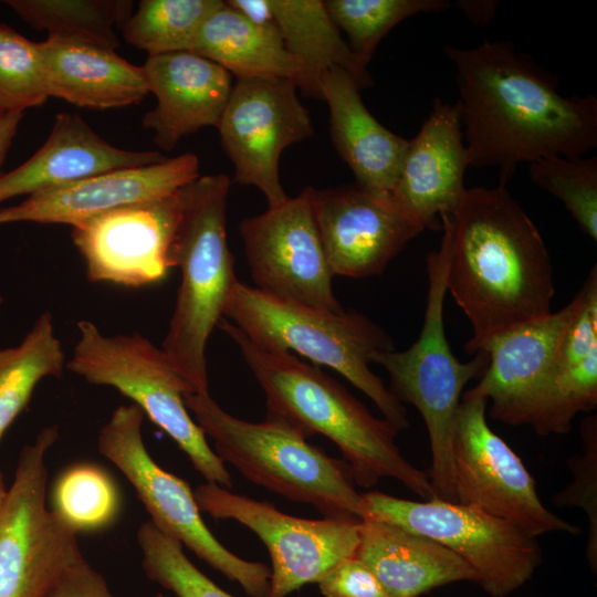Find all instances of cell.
<instances>
[{
	"mask_svg": "<svg viewBox=\"0 0 597 597\" xmlns=\"http://www.w3.org/2000/svg\"><path fill=\"white\" fill-rule=\"evenodd\" d=\"M469 164L496 167L506 185L521 163L582 157L597 146V100L566 97L558 77L511 42L447 46Z\"/></svg>",
	"mask_w": 597,
	"mask_h": 597,
	"instance_id": "cell-1",
	"label": "cell"
},
{
	"mask_svg": "<svg viewBox=\"0 0 597 597\" xmlns=\"http://www.w3.org/2000/svg\"><path fill=\"white\" fill-rule=\"evenodd\" d=\"M447 292L472 327L468 354L552 313L553 268L545 242L504 185L467 189L452 214Z\"/></svg>",
	"mask_w": 597,
	"mask_h": 597,
	"instance_id": "cell-2",
	"label": "cell"
},
{
	"mask_svg": "<svg viewBox=\"0 0 597 597\" xmlns=\"http://www.w3.org/2000/svg\"><path fill=\"white\" fill-rule=\"evenodd\" d=\"M221 328L239 347L265 394L266 417L279 419L306 439L321 433L337 446L354 483L376 485L383 478L401 482L422 500L436 498L427 471L411 464L395 439L399 430L373 416L344 386L291 353L265 349L221 318Z\"/></svg>",
	"mask_w": 597,
	"mask_h": 597,
	"instance_id": "cell-3",
	"label": "cell"
},
{
	"mask_svg": "<svg viewBox=\"0 0 597 597\" xmlns=\"http://www.w3.org/2000/svg\"><path fill=\"white\" fill-rule=\"evenodd\" d=\"M230 184L223 174L205 175L179 189L181 211L170 259L180 270V284L160 348L199 394L209 392L207 342L238 280L227 239Z\"/></svg>",
	"mask_w": 597,
	"mask_h": 597,
	"instance_id": "cell-4",
	"label": "cell"
},
{
	"mask_svg": "<svg viewBox=\"0 0 597 597\" xmlns=\"http://www.w3.org/2000/svg\"><path fill=\"white\" fill-rule=\"evenodd\" d=\"M223 316L265 349L295 352L336 370L399 431L408 427L406 408L369 368L376 354L394 349V342L367 316L352 308L331 312L281 298L238 280Z\"/></svg>",
	"mask_w": 597,
	"mask_h": 597,
	"instance_id": "cell-5",
	"label": "cell"
},
{
	"mask_svg": "<svg viewBox=\"0 0 597 597\" xmlns=\"http://www.w3.org/2000/svg\"><path fill=\"white\" fill-rule=\"evenodd\" d=\"M184 401L212 439L214 452L248 480L291 501L313 505L325 517L362 520L363 496L344 460L329 457L279 419H239L209 392H185Z\"/></svg>",
	"mask_w": 597,
	"mask_h": 597,
	"instance_id": "cell-6",
	"label": "cell"
},
{
	"mask_svg": "<svg viewBox=\"0 0 597 597\" xmlns=\"http://www.w3.org/2000/svg\"><path fill=\"white\" fill-rule=\"evenodd\" d=\"M443 232L438 250L427 258L428 293L425 318L418 339L405 350L376 354L373 363L389 375V390L401 402L420 412L430 442L431 465L427 471L434 496L457 502L452 444L462 391L481 377L488 366L486 352L480 350L467 363L453 355L446 336L443 303L447 293L450 233L441 218Z\"/></svg>",
	"mask_w": 597,
	"mask_h": 597,
	"instance_id": "cell-7",
	"label": "cell"
},
{
	"mask_svg": "<svg viewBox=\"0 0 597 597\" xmlns=\"http://www.w3.org/2000/svg\"><path fill=\"white\" fill-rule=\"evenodd\" d=\"M78 338L66 368L94 385L111 386L134 401L187 454L207 480L231 490L224 462L189 416L184 394L193 390L161 348L135 332L104 335L90 321L77 322Z\"/></svg>",
	"mask_w": 597,
	"mask_h": 597,
	"instance_id": "cell-8",
	"label": "cell"
},
{
	"mask_svg": "<svg viewBox=\"0 0 597 597\" xmlns=\"http://www.w3.org/2000/svg\"><path fill=\"white\" fill-rule=\"evenodd\" d=\"M145 413L132 404L117 407L98 433V450L130 482L137 498L164 533L179 541L251 597H269L270 568L239 557L210 532L189 484L160 468L142 436Z\"/></svg>",
	"mask_w": 597,
	"mask_h": 597,
	"instance_id": "cell-9",
	"label": "cell"
},
{
	"mask_svg": "<svg viewBox=\"0 0 597 597\" xmlns=\"http://www.w3.org/2000/svg\"><path fill=\"white\" fill-rule=\"evenodd\" d=\"M363 517L426 536L465 561L492 597H505L530 580L542 563L536 540L484 511L433 498L412 501L380 491L363 493Z\"/></svg>",
	"mask_w": 597,
	"mask_h": 597,
	"instance_id": "cell-10",
	"label": "cell"
},
{
	"mask_svg": "<svg viewBox=\"0 0 597 597\" xmlns=\"http://www.w3.org/2000/svg\"><path fill=\"white\" fill-rule=\"evenodd\" d=\"M57 437V427H45L20 451L0 516V597H44L84 558L77 534L46 507L45 455Z\"/></svg>",
	"mask_w": 597,
	"mask_h": 597,
	"instance_id": "cell-11",
	"label": "cell"
},
{
	"mask_svg": "<svg viewBox=\"0 0 597 597\" xmlns=\"http://www.w3.org/2000/svg\"><path fill=\"white\" fill-rule=\"evenodd\" d=\"M488 400L462 394L453 444L457 502L504 520L528 535L579 534L580 527L552 513L521 458L486 421Z\"/></svg>",
	"mask_w": 597,
	"mask_h": 597,
	"instance_id": "cell-12",
	"label": "cell"
},
{
	"mask_svg": "<svg viewBox=\"0 0 597 597\" xmlns=\"http://www.w3.org/2000/svg\"><path fill=\"white\" fill-rule=\"evenodd\" d=\"M193 496L200 511L243 524L265 544L272 563L269 597H286L306 584H317L354 556L359 543L360 520L292 516L270 502L232 493L213 482L198 485Z\"/></svg>",
	"mask_w": 597,
	"mask_h": 597,
	"instance_id": "cell-13",
	"label": "cell"
},
{
	"mask_svg": "<svg viewBox=\"0 0 597 597\" xmlns=\"http://www.w3.org/2000/svg\"><path fill=\"white\" fill-rule=\"evenodd\" d=\"M297 88L285 78H237L218 126L234 181L256 187L269 208L287 199L279 177L283 150L313 135Z\"/></svg>",
	"mask_w": 597,
	"mask_h": 597,
	"instance_id": "cell-14",
	"label": "cell"
},
{
	"mask_svg": "<svg viewBox=\"0 0 597 597\" xmlns=\"http://www.w3.org/2000/svg\"><path fill=\"white\" fill-rule=\"evenodd\" d=\"M311 188L261 214L243 219L239 232L255 289L331 312L344 308L318 235Z\"/></svg>",
	"mask_w": 597,
	"mask_h": 597,
	"instance_id": "cell-15",
	"label": "cell"
},
{
	"mask_svg": "<svg viewBox=\"0 0 597 597\" xmlns=\"http://www.w3.org/2000/svg\"><path fill=\"white\" fill-rule=\"evenodd\" d=\"M179 190L122 206L72 227L73 243L91 282L140 287L172 269L170 250L180 219Z\"/></svg>",
	"mask_w": 597,
	"mask_h": 597,
	"instance_id": "cell-16",
	"label": "cell"
},
{
	"mask_svg": "<svg viewBox=\"0 0 597 597\" xmlns=\"http://www.w3.org/2000/svg\"><path fill=\"white\" fill-rule=\"evenodd\" d=\"M585 297L584 285L558 312L516 326L483 349L489 362L465 395L491 401L490 417L510 426H531L543 400L561 343Z\"/></svg>",
	"mask_w": 597,
	"mask_h": 597,
	"instance_id": "cell-17",
	"label": "cell"
},
{
	"mask_svg": "<svg viewBox=\"0 0 597 597\" xmlns=\"http://www.w3.org/2000/svg\"><path fill=\"white\" fill-rule=\"evenodd\" d=\"M313 213L333 275L367 277L384 272L423 229L389 200L354 187L311 188Z\"/></svg>",
	"mask_w": 597,
	"mask_h": 597,
	"instance_id": "cell-18",
	"label": "cell"
},
{
	"mask_svg": "<svg viewBox=\"0 0 597 597\" xmlns=\"http://www.w3.org/2000/svg\"><path fill=\"white\" fill-rule=\"evenodd\" d=\"M199 176V159L195 154L111 170L39 191L18 205L1 208L0 226L35 222L74 227L122 206L174 195Z\"/></svg>",
	"mask_w": 597,
	"mask_h": 597,
	"instance_id": "cell-19",
	"label": "cell"
},
{
	"mask_svg": "<svg viewBox=\"0 0 597 597\" xmlns=\"http://www.w3.org/2000/svg\"><path fill=\"white\" fill-rule=\"evenodd\" d=\"M468 166L457 107L436 98L420 130L409 139L389 200L423 230L439 231L438 217L452 214L467 190Z\"/></svg>",
	"mask_w": 597,
	"mask_h": 597,
	"instance_id": "cell-20",
	"label": "cell"
},
{
	"mask_svg": "<svg viewBox=\"0 0 597 597\" xmlns=\"http://www.w3.org/2000/svg\"><path fill=\"white\" fill-rule=\"evenodd\" d=\"M143 70L157 100L143 125L159 148L169 151L189 134L218 128L233 86L228 71L192 52L148 55Z\"/></svg>",
	"mask_w": 597,
	"mask_h": 597,
	"instance_id": "cell-21",
	"label": "cell"
},
{
	"mask_svg": "<svg viewBox=\"0 0 597 597\" xmlns=\"http://www.w3.org/2000/svg\"><path fill=\"white\" fill-rule=\"evenodd\" d=\"M165 159L158 151L117 148L97 135L78 115L60 113L36 153L0 176V202L106 171L148 166Z\"/></svg>",
	"mask_w": 597,
	"mask_h": 597,
	"instance_id": "cell-22",
	"label": "cell"
},
{
	"mask_svg": "<svg viewBox=\"0 0 597 597\" xmlns=\"http://www.w3.org/2000/svg\"><path fill=\"white\" fill-rule=\"evenodd\" d=\"M318 84L329 108L334 147L353 171L358 188L389 198L409 139L394 134L370 114L359 86L345 70L325 71Z\"/></svg>",
	"mask_w": 597,
	"mask_h": 597,
	"instance_id": "cell-23",
	"label": "cell"
},
{
	"mask_svg": "<svg viewBox=\"0 0 597 597\" xmlns=\"http://www.w3.org/2000/svg\"><path fill=\"white\" fill-rule=\"evenodd\" d=\"M49 96L78 107L121 108L149 93L143 66L115 50L75 38L48 35L39 42Z\"/></svg>",
	"mask_w": 597,
	"mask_h": 597,
	"instance_id": "cell-24",
	"label": "cell"
},
{
	"mask_svg": "<svg viewBox=\"0 0 597 597\" xmlns=\"http://www.w3.org/2000/svg\"><path fill=\"white\" fill-rule=\"evenodd\" d=\"M355 556L369 567L389 597H419L458 582L480 584L478 573L449 548L371 519L360 520Z\"/></svg>",
	"mask_w": 597,
	"mask_h": 597,
	"instance_id": "cell-25",
	"label": "cell"
},
{
	"mask_svg": "<svg viewBox=\"0 0 597 597\" xmlns=\"http://www.w3.org/2000/svg\"><path fill=\"white\" fill-rule=\"evenodd\" d=\"M583 305L557 352L546 391L532 422L540 436L565 434L574 417L597 406V269L585 283Z\"/></svg>",
	"mask_w": 597,
	"mask_h": 597,
	"instance_id": "cell-26",
	"label": "cell"
},
{
	"mask_svg": "<svg viewBox=\"0 0 597 597\" xmlns=\"http://www.w3.org/2000/svg\"><path fill=\"white\" fill-rule=\"evenodd\" d=\"M237 78H285L298 87L301 63L287 51L276 28L260 27L227 1L201 25L191 51Z\"/></svg>",
	"mask_w": 597,
	"mask_h": 597,
	"instance_id": "cell-27",
	"label": "cell"
},
{
	"mask_svg": "<svg viewBox=\"0 0 597 597\" xmlns=\"http://www.w3.org/2000/svg\"><path fill=\"white\" fill-rule=\"evenodd\" d=\"M287 51L303 69L298 88L322 100L320 76L332 67L348 72L359 88L371 85L366 65L341 36L321 0H269Z\"/></svg>",
	"mask_w": 597,
	"mask_h": 597,
	"instance_id": "cell-28",
	"label": "cell"
},
{
	"mask_svg": "<svg viewBox=\"0 0 597 597\" xmlns=\"http://www.w3.org/2000/svg\"><path fill=\"white\" fill-rule=\"evenodd\" d=\"M65 354L51 312L42 313L23 339L0 349V441L45 377H61Z\"/></svg>",
	"mask_w": 597,
	"mask_h": 597,
	"instance_id": "cell-29",
	"label": "cell"
},
{
	"mask_svg": "<svg viewBox=\"0 0 597 597\" xmlns=\"http://www.w3.org/2000/svg\"><path fill=\"white\" fill-rule=\"evenodd\" d=\"M25 23L49 35L91 41L115 50V25L123 22L130 1L114 0H7Z\"/></svg>",
	"mask_w": 597,
	"mask_h": 597,
	"instance_id": "cell-30",
	"label": "cell"
},
{
	"mask_svg": "<svg viewBox=\"0 0 597 597\" xmlns=\"http://www.w3.org/2000/svg\"><path fill=\"white\" fill-rule=\"evenodd\" d=\"M221 0H142L124 23L123 35L148 55L190 52L195 39Z\"/></svg>",
	"mask_w": 597,
	"mask_h": 597,
	"instance_id": "cell-31",
	"label": "cell"
},
{
	"mask_svg": "<svg viewBox=\"0 0 597 597\" xmlns=\"http://www.w3.org/2000/svg\"><path fill=\"white\" fill-rule=\"evenodd\" d=\"M51 502L52 511L76 534L111 526L121 511L116 483L93 463L63 470L53 483Z\"/></svg>",
	"mask_w": 597,
	"mask_h": 597,
	"instance_id": "cell-32",
	"label": "cell"
},
{
	"mask_svg": "<svg viewBox=\"0 0 597 597\" xmlns=\"http://www.w3.org/2000/svg\"><path fill=\"white\" fill-rule=\"evenodd\" d=\"M325 9L348 36L353 53L367 66L380 40L402 20L422 12H441L446 0H326Z\"/></svg>",
	"mask_w": 597,
	"mask_h": 597,
	"instance_id": "cell-33",
	"label": "cell"
},
{
	"mask_svg": "<svg viewBox=\"0 0 597 597\" xmlns=\"http://www.w3.org/2000/svg\"><path fill=\"white\" fill-rule=\"evenodd\" d=\"M531 179L559 199L579 228L597 240V157L548 156L528 164Z\"/></svg>",
	"mask_w": 597,
	"mask_h": 597,
	"instance_id": "cell-34",
	"label": "cell"
},
{
	"mask_svg": "<svg viewBox=\"0 0 597 597\" xmlns=\"http://www.w3.org/2000/svg\"><path fill=\"white\" fill-rule=\"evenodd\" d=\"M49 96L39 42L0 23V116L23 114Z\"/></svg>",
	"mask_w": 597,
	"mask_h": 597,
	"instance_id": "cell-35",
	"label": "cell"
},
{
	"mask_svg": "<svg viewBox=\"0 0 597 597\" xmlns=\"http://www.w3.org/2000/svg\"><path fill=\"white\" fill-rule=\"evenodd\" d=\"M146 576L177 597H234L200 572L185 555L182 544L151 521L137 530Z\"/></svg>",
	"mask_w": 597,
	"mask_h": 597,
	"instance_id": "cell-36",
	"label": "cell"
},
{
	"mask_svg": "<svg viewBox=\"0 0 597 597\" xmlns=\"http://www.w3.org/2000/svg\"><path fill=\"white\" fill-rule=\"evenodd\" d=\"M583 453L567 460L573 481L553 496L555 506H577L589 521L586 558L597 573V419L586 417L580 423Z\"/></svg>",
	"mask_w": 597,
	"mask_h": 597,
	"instance_id": "cell-37",
	"label": "cell"
},
{
	"mask_svg": "<svg viewBox=\"0 0 597 597\" xmlns=\"http://www.w3.org/2000/svg\"><path fill=\"white\" fill-rule=\"evenodd\" d=\"M317 585L324 597H389L375 574L355 555L338 563Z\"/></svg>",
	"mask_w": 597,
	"mask_h": 597,
	"instance_id": "cell-38",
	"label": "cell"
},
{
	"mask_svg": "<svg viewBox=\"0 0 597 597\" xmlns=\"http://www.w3.org/2000/svg\"><path fill=\"white\" fill-rule=\"evenodd\" d=\"M44 597H115L104 577L86 561L69 566L56 578Z\"/></svg>",
	"mask_w": 597,
	"mask_h": 597,
	"instance_id": "cell-39",
	"label": "cell"
},
{
	"mask_svg": "<svg viewBox=\"0 0 597 597\" xmlns=\"http://www.w3.org/2000/svg\"><path fill=\"white\" fill-rule=\"evenodd\" d=\"M227 3L249 21L264 28H276L269 0H229Z\"/></svg>",
	"mask_w": 597,
	"mask_h": 597,
	"instance_id": "cell-40",
	"label": "cell"
},
{
	"mask_svg": "<svg viewBox=\"0 0 597 597\" xmlns=\"http://www.w3.org/2000/svg\"><path fill=\"white\" fill-rule=\"evenodd\" d=\"M23 117V114H9L0 116V176L1 168L6 160L8 150L17 134L18 126Z\"/></svg>",
	"mask_w": 597,
	"mask_h": 597,
	"instance_id": "cell-41",
	"label": "cell"
},
{
	"mask_svg": "<svg viewBox=\"0 0 597 597\" xmlns=\"http://www.w3.org/2000/svg\"><path fill=\"white\" fill-rule=\"evenodd\" d=\"M495 1H460V7L476 23H485L493 15Z\"/></svg>",
	"mask_w": 597,
	"mask_h": 597,
	"instance_id": "cell-42",
	"label": "cell"
},
{
	"mask_svg": "<svg viewBox=\"0 0 597 597\" xmlns=\"http://www.w3.org/2000/svg\"><path fill=\"white\" fill-rule=\"evenodd\" d=\"M8 491H9V489H7V486L4 484L3 476H2V474L0 472V516L2 514V511H3L6 502H7Z\"/></svg>",
	"mask_w": 597,
	"mask_h": 597,
	"instance_id": "cell-43",
	"label": "cell"
},
{
	"mask_svg": "<svg viewBox=\"0 0 597 597\" xmlns=\"http://www.w3.org/2000/svg\"><path fill=\"white\" fill-rule=\"evenodd\" d=\"M3 302V297L0 295V305L2 304Z\"/></svg>",
	"mask_w": 597,
	"mask_h": 597,
	"instance_id": "cell-44",
	"label": "cell"
}]
</instances>
